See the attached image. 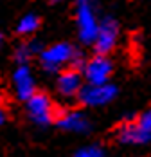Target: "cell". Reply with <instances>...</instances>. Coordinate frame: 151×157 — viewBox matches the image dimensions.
I'll list each match as a JSON object with an SVG mask.
<instances>
[{
  "label": "cell",
  "mask_w": 151,
  "mask_h": 157,
  "mask_svg": "<svg viewBox=\"0 0 151 157\" xmlns=\"http://www.w3.org/2000/svg\"><path fill=\"white\" fill-rule=\"evenodd\" d=\"M0 105H2V96H0Z\"/></svg>",
  "instance_id": "17"
},
{
  "label": "cell",
  "mask_w": 151,
  "mask_h": 157,
  "mask_svg": "<svg viewBox=\"0 0 151 157\" xmlns=\"http://www.w3.org/2000/svg\"><path fill=\"white\" fill-rule=\"evenodd\" d=\"M117 96V87L112 83H103V85H83L77 99L85 107H103L115 99Z\"/></svg>",
  "instance_id": "7"
},
{
  "label": "cell",
  "mask_w": 151,
  "mask_h": 157,
  "mask_svg": "<svg viewBox=\"0 0 151 157\" xmlns=\"http://www.w3.org/2000/svg\"><path fill=\"white\" fill-rule=\"evenodd\" d=\"M56 87L63 98H77L83 89V74L79 72V69H74V67L63 69L58 76Z\"/></svg>",
  "instance_id": "8"
},
{
  "label": "cell",
  "mask_w": 151,
  "mask_h": 157,
  "mask_svg": "<svg viewBox=\"0 0 151 157\" xmlns=\"http://www.w3.org/2000/svg\"><path fill=\"white\" fill-rule=\"evenodd\" d=\"M42 51L43 49H42V44L38 40H29V42L22 44L16 49V62H18V65H27L31 58L32 56H40Z\"/></svg>",
  "instance_id": "11"
},
{
  "label": "cell",
  "mask_w": 151,
  "mask_h": 157,
  "mask_svg": "<svg viewBox=\"0 0 151 157\" xmlns=\"http://www.w3.org/2000/svg\"><path fill=\"white\" fill-rule=\"evenodd\" d=\"M74 157H106L105 150L103 148H99V146H85V148H81V150H77L76 152Z\"/></svg>",
  "instance_id": "13"
},
{
  "label": "cell",
  "mask_w": 151,
  "mask_h": 157,
  "mask_svg": "<svg viewBox=\"0 0 151 157\" xmlns=\"http://www.w3.org/2000/svg\"><path fill=\"white\" fill-rule=\"evenodd\" d=\"M6 123V112H4V109L0 107V126Z\"/></svg>",
  "instance_id": "14"
},
{
  "label": "cell",
  "mask_w": 151,
  "mask_h": 157,
  "mask_svg": "<svg viewBox=\"0 0 151 157\" xmlns=\"http://www.w3.org/2000/svg\"><path fill=\"white\" fill-rule=\"evenodd\" d=\"M38 27H40V18L34 13H27V15H24L18 20L16 33L22 34V36H31V34H34V33L38 31Z\"/></svg>",
  "instance_id": "12"
},
{
  "label": "cell",
  "mask_w": 151,
  "mask_h": 157,
  "mask_svg": "<svg viewBox=\"0 0 151 157\" xmlns=\"http://www.w3.org/2000/svg\"><path fill=\"white\" fill-rule=\"evenodd\" d=\"M83 60L79 51L67 42H60L54 45H49L40 52V65L47 72H61L63 69L74 67V69H83Z\"/></svg>",
  "instance_id": "1"
},
{
  "label": "cell",
  "mask_w": 151,
  "mask_h": 157,
  "mask_svg": "<svg viewBox=\"0 0 151 157\" xmlns=\"http://www.w3.org/2000/svg\"><path fill=\"white\" fill-rule=\"evenodd\" d=\"M119 42V24L112 18V16H105L101 22H99V29L95 34V40H94V49H95V54H110L115 45Z\"/></svg>",
  "instance_id": "6"
},
{
  "label": "cell",
  "mask_w": 151,
  "mask_h": 157,
  "mask_svg": "<svg viewBox=\"0 0 151 157\" xmlns=\"http://www.w3.org/2000/svg\"><path fill=\"white\" fill-rule=\"evenodd\" d=\"M25 110H27V116L31 121L40 126L56 123V117L60 114L56 105L52 103V99L45 92H34L25 101Z\"/></svg>",
  "instance_id": "4"
},
{
  "label": "cell",
  "mask_w": 151,
  "mask_h": 157,
  "mask_svg": "<svg viewBox=\"0 0 151 157\" xmlns=\"http://www.w3.org/2000/svg\"><path fill=\"white\" fill-rule=\"evenodd\" d=\"M76 24L81 42L92 45L99 29V20L92 0H76Z\"/></svg>",
  "instance_id": "3"
},
{
  "label": "cell",
  "mask_w": 151,
  "mask_h": 157,
  "mask_svg": "<svg viewBox=\"0 0 151 157\" xmlns=\"http://www.w3.org/2000/svg\"><path fill=\"white\" fill-rule=\"evenodd\" d=\"M49 2H50V4H54V2H60V0H49Z\"/></svg>",
  "instance_id": "15"
},
{
  "label": "cell",
  "mask_w": 151,
  "mask_h": 157,
  "mask_svg": "<svg viewBox=\"0 0 151 157\" xmlns=\"http://www.w3.org/2000/svg\"><path fill=\"white\" fill-rule=\"evenodd\" d=\"M113 72V63L106 54H95L88 62L83 63L81 74L90 85H103L110 83V76Z\"/></svg>",
  "instance_id": "5"
},
{
  "label": "cell",
  "mask_w": 151,
  "mask_h": 157,
  "mask_svg": "<svg viewBox=\"0 0 151 157\" xmlns=\"http://www.w3.org/2000/svg\"><path fill=\"white\" fill-rule=\"evenodd\" d=\"M56 125L61 130L76 132V134H85L90 130V121L81 110H65L60 112L56 117Z\"/></svg>",
  "instance_id": "9"
},
{
  "label": "cell",
  "mask_w": 151,
  "mask_h": 157,
  "mask_svg": "<svg viewBox=\"0 0 151 157\" xmlns=\"http://www.w3.org/2000/svg\"><path fill=\"white\" fill-rule=\"evenodd\" d=\"M13 83H15L16 96L22 101H27L36 92V83H34L29 65H18L16 67V71L13 72Z\"/></svg>",
  "instance_id": "10"
},
{
  "label": "cell",
  "mask_w": 151,
  "mask_h": 157,
  "mask_svg": "<svg viewBox=\"0 0 151 157\" xmlns=\"http://www.w3.org/2000/svg\"><path fill=\"white\" fill-rule=\"evenodd\" d=\"M0 45H2V34H0Z\"/></svg>",
  "instance_id": "16"
},
{
  "label": "cell",
  "mask_w": 151,
  "mask_h": 157,
  "mask_svg": "<svg viewBox=\"0 0 151 157\" xmlns=\"http://www.w3.org/2000/svg\"><path fill=\"white\" fill-rule=\"evenodd\" d=\"M117 139L124 144H148L151 141V109L135 119H126L117 128Z\"/></svg>",
  "instance_id": "2"
}]
</instances>
